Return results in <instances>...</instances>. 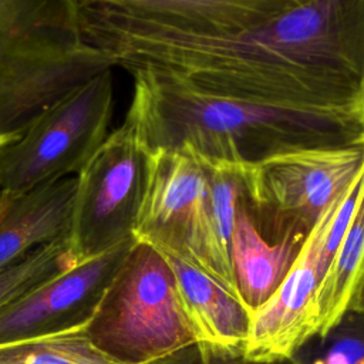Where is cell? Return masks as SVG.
I'll return each mask as SVG.
<instances>
[{"mask_svg": "<svg viewBox=\"0 0 364 364\" xmlns=\"http://www.w3.org/2000/svg\"><path fill=\"white\" fill-rule=\"evenodd\" d=\"M357 114L361 118V121L364 122V78H363V84H361V91H360V98H358V104H357Z\"/></svg>", "mask_w": 364, "mask_h": 364, "instance_id": "cell-20", "label": "cell"}, {"mask_svg": "<svg viewBox=\"0 0 364 364\" xmlns=\"http://www.w3.org/2000/svg\"><path fill=\"white\" fill-rule=\"evenodd\" d=\"M85 331L91 343L118 364H148L198 341L168 259L139 240Z\"/></svg>", "mask_w": 364, "mask_h": 364, "instance_id": "cell-4", "label": "cell"}, {"mask_svg": "<svg viewBox=\"0 0 364 364\" xmlns=\"http://www.w3.org/2000/svg\"><path fill=\"white\" fill-rule=\"evenodd\" d=\"M304 239L290 236L274 243L266 240L252 220L243 195L232 236L230 262L239 296L252 311L279 289Z\"/></svg>", "mask_w": 364, "mask_h": 364, "instance_id": "cell-14", "label": "cell"}, {"mask_svg": "<svg viewBox=\"0 0 364 364\" xmlns=\"http://www.w3.org/2000/svg\"><path fill=\"white\" fill-rule=\"evenodd\" d=\"M0 364H118L90 340L85 327L0 346Z\"/></svg>", "mask_w": 364, "mask_h": 364, "instance_id": "cell-15", "label": "cell"}, {"mask_svg": "<svg viewBox=\"0 0 364 364\" xmlns=\"http://www.w3.org/2000/svg\"><path fill=\"white\" fill-rule=\"evenodd\" d=\"M291 360L296 364H364V311L347 309L327 330L307 338Z\"/></svg>", "mask_w": 364, "mask_h": 364, "instance_id": "cell-16", "label": "cell"}, {"mask_svg": "<svg viewBox=\"0 0 364 364\" xmlns=\"http://www.w3.org/2000/svg\"><path fill=\"white\" fill-rule=\"evenodd\" d=\"M112 111L109 68L53 104L21 138L0 149V193L14 196L80 175L109 135Z\"/></svg>", "mask_w": 364, "mask_h": 364, "instance_id": "cell-5", "label": "cell"}, {"mask_svg": "<svg viewBox=\"0 0 364 364\" xmlns=\"http://www.w3.org/2000/svg\"><path fill=\"white\" fill-rule=\"evenodd\" d=\"M134 236L165 255L200 267L239 296L232 262L212 229L206 166L192 151L149 152Z\"/></svg>", "mask_w": 364, "mask_h": 364, "instance_id": "cell-6", "label": "cell"}, {"mask_svg": "<svg viewBox=\"0 0 364 364\" xmlns=\"http://www.w3.org/2000/svg\"><path fill=\"white\" fill-rule=\"evenodd\" d=\"M348 309H355V310L364 311V267H363V272H361V274L358 277V282L355 284V289H354V293H353Z\"/></svg>", "mask_w": 364, "mask_h": 364, "instance_id": "cell-19", "label": "cell"}, {"mask_svg": "<svg viewBox=\"0 0 364 364\" xmlns=\"http://www.w3.org/2000/svg\"><path fill=\"white\" fill-rule=\"evenodd\" d=\"M134 21L196 34L252 30L307 0H73Z\"/></svg>", "mask_w": 364, "mask_h": 364, "instance_id": "cell-11", "label": "cell"}, {"mask_svg": "<svg viewBox=\"0 0 364 364\" xmlns=\"http://www.w3.org/2000/svg\"><path fill=\"white\" fill-rule=\"evenodd\" d=\"M112 60L85 40L73 0H0V149Z\"/></svg>", "mask_w": 364, "mask_h": 364, "instance_id": "cell-3", "label": "cell"}, {"mask_svg": "<svg viewBox=\"0 0 364 364\" xmlns=\"http://www.w3.org/2000/svg\"><path fill=\"white\" fill-rule=\"evenodd\" d=\"M77 183V176H67L14 196L0 193V270L68 237Z\"/></svg>", "mask_w": 364, "mask_h": 364, "instance_id": "cell-12", "label": "cell"}, {"mask_svg": "<svg viewBox=\"0 0 364 364\" xmlns=\"http://www.w3.org/2000/svg\"><path fill=\"white\" fill-rule=\"evenodd\" d=\"M135 237L75 263L0 309V346L87 327Z\"/></svg>", "mask_w": 364, "mask_h": 364, "instance_id": "cell-10", "label": "cell"}, {"mask_svg": "<svg viewBox=\"0 0 364 364\" xmlns=\"http://www.w3.org/2000/svg\"><path fill=\"white\" fill-rule=\"evenodd\" d=\"M149 152L132 128H115L77 175V192L68 233L75 263L100 256L135 237L144 200Z\"/></svg>", "mask_w": 364, "mask_h": 364, "instance_id": "cell-9", "label": "cell"}, {"mask_svg": "<svg viewBox=\"0 0 364 364\" xmlns=\"http://www.w3.org/2000/svg\"><path fill=\"white\" fill-rule=\"evenodd\" d=\"M148 364H296L291 357L263 360L255 358L239 347L196 341Z\"/></svg>", "mask_w": 364, "mask_h": 364, "instance_id": "cell-18", "label": "cell"}, {"mask_svg": "<svg viewBox=\"0 0 364 364\" xmlns=\"http://www.w3.org/2000/svg\"><path fill=\"white\" fill-rule=\"evenodd\" d=\"M124 122L148 152L189 149L237 165L307 148L364 142L357 112L280 107L212 94L179 77L136 68Z\"/></svg>", "mask_w": 364, "mask_h": 364, "instance_id": "cell-2", "label": "cell"}, {"mask_svg": "<svg viewBox=\"0 0 364 364\" xmlns=\"http://www.w3.org/2000/svg\"><path fill=\"white\" fill-rule=\"evenodd\" d=\"M364 189V166L331 202L306 236L284 280L252 313L245 353L255 358H289L318 333L316 299Z\"/></svg>", "mask_w": 364, "mask_h": 364, "instance_id": "cell-8", "label": "cell"}, {"mask_svg": "<svg viewBox=\"0 0 364 364\" xmlns=\"http://www.w3.org/2000/svg\"><path fill=\"white\" fill-rule=\"evenodd\" d=\"M165 257L176 277L181 299L198 341L245 350L253 311L240 296L200 267L169 255Z\"/></svg>", "mask_w": 364, "mask_h": 364, "instance_id": "cell-13", "label": "cell"}, {"mask_svg": "<svg viewBox=\"0 0 364 364\" xmlns=\"http://www.w3.org/2000/svg\"><path fill=\"white\" fill-rule=\"evenodd\" d=\"M73 264L67 237L31 250L18 262L0 270V309Z\"/></svg>", "mask_w": 364, "mask_h": 364, "instance_id": "cell-17", "label": "cell"}, {"mask_svg": "<svg viewBox=\"0 0 364 364\" xmlns=\"http://www.w3.org/2000/svg\"><path fill=\"white\" fill-rule=\"evenodd\" d=\"M364 166V142L307 148L245 168V203L262 236L306 237Z\"/></svg>", "mask_w": 364, "mask_h": 364, "instance_id": "cell-7", "label": "cell"}, {"mask_svg": "<svg viewBox=\"0 0 364 364\" xmlns=\"http://www.w3.org/2000/svg\"><path fill=\"white\" fill-rule=\"evenodd\" d=\"M85 40L128 73L151 68L263 104L357 112L364 0H307L236 34H196L77 7Z\"/></svg>", "mask_w": 364, "mask_h": 364, "instance_id": "cell-1", "label": "cell"}]
</instances>
